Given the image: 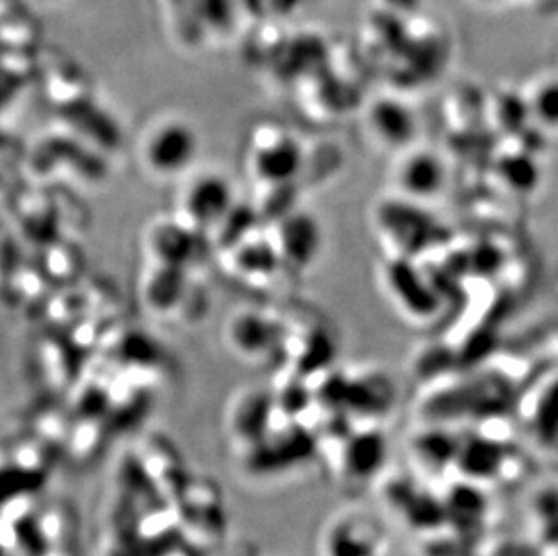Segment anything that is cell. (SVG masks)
<instances>
[{
    "instance_id": "cell-1",
    "label": "cell",
    "mask_w": 558,
    "mask_h": 556,
    "mask_svg": "<svg viewBox=\"0 0 558 556\" xmlns=\"http://www.w3.org/2000/svg\"><path fill=\"white\" fill-rule=\"evenodd\" d=\"M143 161L156 176L174 178L186 172L199 154V136L189 121L165 118L143 142Z\"/></svg>"
},
{
    "instance_id": "cell-2",
    "label": "cell",
    "mask_w": 558,
    "mask_h": 556,
    "mask_svg": "<svg viewBox=\"0 0 558 556\" xmlns=\"http://www.w3.org/2000/svg\"><path fill=\"white\" fill-rule=\"evenodd\" d=\"M248 159L255 178L279 186L301 173L304 153L295 136L279 129H263L253 136Z\"/></svg>"
},
{
    "instance_id": "cell-3",
    "label": "cell",
    "mask_w": 558,
    "mask_h": 556,
    "mask_svg": "<svg viewBox=\"0 0 558 556\" xmlns=\"http://www.w3.org/2000/svg\"><path fill=\"white\" fill-rule=\"evenodd\" d=\"M235 208V194L230 179L222 173L205 172L190 181L183 192L186 221L195 228H216Z\"/></svg>"
},
{
    "instance_id": "cell-4",
    "label": "cell",
    "mask_w": 558,
    "mask_h": 556,
    "mask_svg": "<svg viewBox=\"0 0 558 556\" xmlns=\"http://www.w3.org/2000/svg\"><path fill=\"white\" fill-rule=\"evenodd\" d=\"M395 181L400 194L422 205L423 201L436 200L447 189V164L434 150L409 147L396 164Z\"/></svg>"
},
{
    "instance_id": "cell-5",
    "label": "cell",
    "mask_w": 558,
    "mask_h": 556,
    "mask_svg": "<svg viewBox=\"0 0 558 556\" xmlns=\"http://www.w3.org/2000/svg\"><path fill=\"white\" fill-rule=\"evenodd\" d=\"M367 126L374 142L384 147L403 150L412 147L416 140L417 116L401 101L379 98L371 104L367 111Z\"/></svg>"
},
{
    "instance_id": "cell-6",
    "label": "cell",
    "mask_w": 558,
    "mask_h": 556,
    "mask_svg": "<svg viewBox=\"0 0 558 556\" xmlns=\"http://www.w3.org/2000/svg\"><path fill=\"white\" fill-rule=\"evenodd\" d=\"M148 246L156 263L185 269L195 252V235L185 222H159L148 233Z\"/></svg>"
},
{
    "instance_id": "cell-7",
    "label": "cell",
    "mask_w": 558,
    "mask_h": 556,
    "mask_svg": "<svg viewBox=\"0 0 558 556\" xmlns=\"http://www.w3.org/2000/svg\"><path fill=\"white\" fill-rule=\"evenodd\" d=\"M280 242L288 261L304 266L316 257L318 246H320V231L316 228V222L307 216L288 217L282 231H280Z\"/></svg>"
},
{
    "instance_id": "cell-8",
    "label": "cell",
    "mask_w": 558,
    "mask_h": 556,
    "mask_svg": "<svg viewBox=\"0 0 558 556\" xmlns=\"http://www.w3.org/2000/svg\"><path fill=\"white\" fill-rule=\"evenodd\" d=\"M185 291L183 268L156 263V271L145 283V299L154 310L169 311L180 302Z\"/></svg>"
},
{
    "instance_id": "cell-9",
    "label": "cell",
    "mask_w": 558,
    "mask_h": 556,
    "mask_svg": "<svg viewBox=\"0 0 558 556\" xmlns=\"http://www.w3.org/2000/svg\"><path fill=\"white\" fill-rule=\"evenodd\" d=\"M527 114L537 121L538 125L549 131H558V78L538 80L532 89L527 90Z\"/></svg>"
},
{
    "instance_id": "cell-10",
    "label": "cell",
    "mask_w": 558,
    "mask_h": 556,
    "mask_svg": "<svg viewBox=\"0 0 558 556\" xmlns=\"http://www.w3.org/2000/svg\"><path fill=\"white\" fill-rule=\"evenodd\" d=\"M230 333L233 341L239 347H243L244 351L255 352V347H258V351H263L260 347H266V343L274 340L275 327L268 318L257 313H241L238 318H233Z\"/></svg>"
},
{
    "instance_id": "cell-11",
    "label": "cell",
    "mask_w": 558,
    "mask_h": 556,
    "mask_svg": "<svg viewBox=\"0 0 558 556\" xmlns=\"http://www.w3.org/2000/svg\"><path fill=\"white\" fill-rule=\"evenodd\" d=\"M481 2H485V4H496V2H500V0H481Z\"/></svg>"
}]
</instances>
